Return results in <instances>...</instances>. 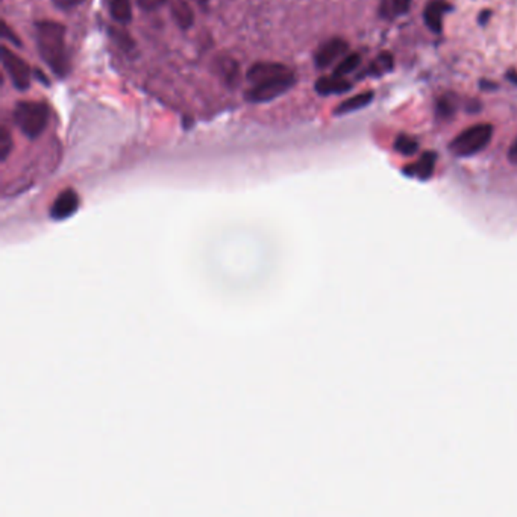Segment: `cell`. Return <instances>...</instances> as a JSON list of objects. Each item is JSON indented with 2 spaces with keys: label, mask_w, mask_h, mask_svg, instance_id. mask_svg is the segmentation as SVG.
I'll return each mask as SVG.
<instances>
[{
  "label": "cell",
  "mask_w": 517,
  "mask_h": 517,
  "mask_svg": "<svg viewBox=\"0 0 517 517\" xmlns=\"http://www.w3.org/2000/svg\"><path fill=\"white\" fill-rule=\"evenodd\" d=\"M394 150L404 156H413L419 150V141L408 134H399L393 144Z\"/></svg>",
  "instance_id": "18"
},
{
  "label": "cell",
  "mask_w": 517,
  "mask_h": 517,
  "mask_svg": "<svg viewBox=\"0 0 517 517\" xmlns=\"http://www.w3.org/2000/svg\"><path fill=\"white\" fill-rule=\"evenodd\" d=\"M316 91L321 96H331V94H343L347 93L352 88V83L340 76H322L316 81L314 85Z\"/></svg>",
  "instance_id": "9"
},
{
  "label": "cell",
  "mask_w": 517,
  "mask_h": 517,
  "mask_svg": "<svg viewBox=\"0 0 517 517\" xmlns=\"http://www.w3.org/2000/svg\"><path fill=\"white\" fill-rule=\"evenodd\" d=\"M490 15H491L490 11H484V12L480 14V17H478V21H480L481 25H485V23H487V20L490 19Z\"/></svg>",
  "instance_id": "26"
},
{
  "label": "cell",
  "mask_w": 517,
  "mask_h": 517,
  "mask_svg": "<svg viewBox=\"0 0 517 517\" xmlns=\"http://www.w3.org/2000/svg\"><path fill=\"white\" fill-rule=\"evenodd\" d=\"M52 3L55 5L58 10L70 11V10H74V8H78L79 5H82L83 0H52Z\"/></svg>",
  "instance_id": "23"
},
{
  "label": "cell",
  "mask_w": 517,
  "mask_h": 517,
  "mask_svg": "<svg viewBox=\"0 0 517 517\" xmlns=\"http://www.w3.org/2000/svg\"><path fill=\"white\" fill-rule=\"evenodd\" d=\"M2 38H5V40H8V41H11L14 45H19V48L21 45V41L19 40V37L12 32L11 28L8 26L6 21H2Z\"/></svg>",
  "instance_id": "24"
},
{
  "label": "cell",
  "mask_w": 517,
  "mask_h": 517,
  "mask_svg": "<svg viewBox=\"0 0 517 517\" xmlns=\"http://www.w3.org/2000/svg\"><path fill=\"white\" fill-rule=\"evenodd\" d=\"M394 67V58L390 52H383L372 61L369 68L364 74H374V76H383L393 70Z\"/></svg>",
  "instance_id": "15"
},
{
  "label": "cell",
  "mask_w": 517,
  "mask_h": 517,
  "mask_svg": "<svg viewBox=\"0 0 517 517\" xmlns=\"http://www.w3.org/2000/svg\"><path fill=\"white\" fill-rule=\"evenodd\" d=\"M437 163V154L436 152H425V154L417 159L414 164H409L404 169V173L408 176H414L419 179H429L434 173Z\"/></svg>",
  "instance_id": "8"
},
{
  "label": "cell",
  "mask_w": 517,
  "mask_h": 517,
  "mask_svg": "<svg viewBox=\"0 0 517 517\" xmlns=\"http://www.w3.org/2000/svg\"><path fill=\"white\" fill-rule=\"evenodd\" d=\"M14 121L28 139H38L49 123V108L44 102L23 101L15 105Z\"/></svg>",
  "instance_id": "2"
},
{
  "label": "cell",
  "mask_w": 517,
  "mask_h": 517,
  "mask_svg": "<svg viewBox=\"0 0 517 517\" xmlns=\"http://www.w3.org/2000/svg\"><path fill=\"white\" fill-rule=\"evenodd\" d=\"M217 68L220 76L226 81L227 85H234V83L240 79L239 65L231 58H220L217 61Z\"/></svg>",
  "instance_id": "16"
},
{
  "label": "cell",
  "mask_w": 517,
  "mask_h": 517,
  "mask_svg": "<svg viewBox=\"0 0 517 517\" xmlns=\"http://www.w3.org/2000/svg\"><path fill=\"white\" fill-rule=\"evenodd\" d=\"M78 205H79L78 194L72 192V190H67V192L61 193L58 196V199L55 201V203H53L52 216L57 219H64L67 216H70L72 212H74L76 208H78Z\"/></svg>",
  "instance_id": "12"
},
{
  "label": "cell",
  "mask_w": 517,
  "mask_h": 517,
  "mask_svg": "<svg viewBox=\"0 0 517 517\" xmlns=\"http://www.w3.org/2000/svg\"><path fill=\"white\" fill-rule=\"evenodd\" d=\"M457 112V96L443 94L438 97L436 105V114L440 120H449Z\"/></svg>",
  "instance_id": "17"
},
{
  "label": "cell",
  "mask_w": 517,
  "mask_h": 517,
  "mask_svg": "<svg viewBox=\"0 0 517 517\" xmlns=\"http://www.w3.org/2000/svg\"><path fill=\"white\" fill-rule=\"evenodd\" d=\"M508 161H510L513 165H517V136L510 144V149H508Z\"/></svg>",
  "instance_id": "25"
},
{
  "label": "cell",
  "mask_w": 517,
  "mask_h": 517,
  "mask_svg": "<svg viewBox=\"0 0 517 517\" xmlns=\"http://www.w3.org/2000/svg\"><path fill=\"white\" fill-rule=\"evenodd\" d=\"M294 73L292 70H288L283 74L273 76V78L252 83V87L246 91V99L252 103L270 102L273 99L287 93V91L294 85Z\"/></svg>",
  "instance_id": "4"
},
{
  "label": "cell",
  "mask_w": 517,
  "mask_h": 517,
  "mask_svg": "<svg viewBox=\"0 0 517 517\" xmlns=\"http://www.w3.org/2000/svg\"><path fill=\"white\" fill-rule=\"evenodd\" d=\"M196 2H197V3H199L201 6H205V5H208V0H196Z\"/></svg>",
  "instance_id": "28"
},
{
  "label": "cell",
  "mask_w": 517,
  "mask_h": 517,
  "mask_svg": "<svg viewBox=\"0 0 517 517\" xmlns=\"http://www.w3.org/2000/svg\"><path fill=\"white\" fill-rule=\"evenodd\" d=\"M412 8V0H384L383 15H404Z\"/></svg>",
  "instance_id": "20"
},
{
  "label": "cell",
  "mask_w": 517,
  "mask_h": 517,
  "mask_svg": "<svg viewBox=\"0 0 517 517\" xmlns=\"http://www.w3.org/2000/svg\"><path fill=\"white\" fill-rule=\"evenodd\" d=\"M165 2H167V0H136L139 6L146 12H152V11L159 10V8H161Z\"/></svg>",
  "instance_id": "22"
},
{
  "label": "cell",
  "mask_w": 517,
  "mask_h": 517,
  "mask_svg": "<svg viewBox=\"0 0 517 517\" xmlns=\"http://www.w3.org/2000/svg\"><path fill=\"white\" fill-rule=\"evenodd\" d=\"M507 79L510 81V82H513V83H516V85H517V72L516 70L507 72Z\"/></svg>",
  "instance_id": "27"
},
{
  "label": "cell",
  "mask_w": 517,
  "mask_h": 517,
  "mask_svg": "<svg viewBox=\"0 0 517 517\" xmlns=\"http://www.w3.org/2000/svg\"><path fill=\"white\" fill-rule=\"evenodd\" d=\"M449 3L446 0H429L423 10V21L432 32L440 34L443 30V19Z\"/></svg>",
  "instance_id": "7"
},
{
  "label": "cell",
  "mask_w": 517,
  "mask_h": 517,
  "mask_svg": "<svg viewBox=\"0 0 517 517\" xmlns=\"http://www.w3.org/2000/svg\"><path fill=\"white\" fill-rule=\"evenodd\" d=\"M374 97H375L374 91H364V93L355 94V96L349 97V99H346V101L341 102L337 106V108L334 110V114H336V116H345V114L366 108L367 105L374 102Z\"/></svg>",
  "instance_id": "13"
},
{
  "label": "cell",
  "mask_w": 517,
  "mask_h": 517,
  "mask_svg": "<svg viewBox=\"0 0 517 517\" xmlns=\"http://www.w3.org/2000/svg\"><path fill=\"white\" fill-rule=\"evenodd\" d=\"M2 63L8 76H10L12 85L20 91L28 90L30 85V76H32V72H30V67L26 61L21 59L17 53H14L11 49L2 48Z\"/></svg>",
  "instance_id": "5"
},
{
  "label": "cell",
  "mask_w": 517,
  "mask_h": 517,
  "mask_svg": "<svg viewBox=\"0 0 517 517\" xmlns=\"http://www.w3.org/2000/svg\"><path fill=\"white\" fill-rule=\"evenodd\" d=\"M349 50V43L343 38L334 37L318 45L314 53V64L317 68H328L338 59L343 58Z\"/></svg>",
  "instance_id": "6"
},
{
  "label": "cell",
  "mask_w": 517,
  "mask_h": 517,
  "mask_svg": "<svg viewBox=\"0 0 517 517\" xmlns=\"http://www.w3.org/2000/svg\"><path fill=\"white\" fill-rule=\"evenodd\" d=\"M290 70L287 65H283L279 63H255L252 67L249 68L246 73V78L250 83L261 82L264 79L273 78V76L283 74Z\"/></svg>",
  "instance_id": "10"
},
{
  "label": "cell",
  "mask_w": 517,
  "mask_h": 517,
  "mask_svg": "<svg viewBox=\"0 0 517 517\" xmlns=\"http://www.w3.org/2000/svg\"><path fill=\"white\" fill-rule=\"evenodd\" d=\"M12 150V139L11 134L8 131L6 126H2L0 129V159L2 161H6L8 156H10Z\"/></svg>",
  "instance_id": "21"
},
{
  "label": "cell",
  "mask_w": 517,
  "mask_h": 517,
  "mask_svg": "<svg viewBox=\"0 0 517 517\" xmlns=\"http://www.w3.org/2000/svg\"><path fill=\"white\" fill-rule=\"evenodd\" d=\"M360 64H361L360 53H349V55H345L340 59V63L336 65V68H334L332 74L340 76V78H345V76L355 72Z\"/></svg>",
  "instance_id": "19"
},
{
  "label": "cell",
  "mask_w": 517,
  "mask_h": 517,
  "mask_svg": "<svg viewBox=\"0 0 517 517\" xmlns=\"http://www.w3.org/2000/svg\"><path fill=\"white\" fill-rule=\"evenodd\" d=\"M493 125L476 123L461 131L449 143V152L454 156L467 158L480 154L489 146L493 139Z\"/></svg>",
  "instance_id": "3"
},
{
  "label": "cell",
  "mask_w": 517,
  "mask_h": 517,
  "mask_svg": "<svg viewBox=\"0 0 517 517\" xmlns=\"http://www.w3.org/2000/svg\"><path fill=\"white\" fill-rule=\"evenodd\" d=\"M170 11H172L173 20L176 21V25L181 29L187 30L193 26L194 12H193L192 5H190L187 0H172Z\"/></svg>",
  "instance_id": "11"
},
{
  "label": "cell",
  "mask_w": 517,
  "mask_h": 517,
  "mask_svg": "<svg viewBox=\"0 0 517 517\" xmlns=\"http://www.w3.org/2000/svg\"><path fill=\"white\" fill-rule=\"evenodd\" d=\"M35 34L40 57L58 78H64L70 70V58H68L65 44V26L53 20H41L35 25Z\"/></svg>",
  "instance_id": "1"
},
{
  "label": "cell",
  "mask_w": 517,
  "mask_h": 517,
  "mask_svg": "<svg viewBox=\"0 0 517 517\" xmlns=\"http://www.w3.org/2000/svg\"><path fill=\"white\" fill-rule=\"evenodd\" d=\"M111 17L120 25H126L132 20V3L131 0H111L110 2Z\"/></svg>",
  "instance_id": "14"
}]
</instances>
